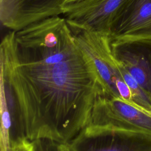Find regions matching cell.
<instances>
[{
  "mask_svg": "<svg viewBox=\"0 0 151 151\" xmlns=\"http://www.w3.org/2000/svg\"><path fill=\"white\" fill-rule=\"evenodd\" d=\"M1 91L9 108L11 143H68L90 122L104 94L94 64L64 18L11 30L0 45Z\"/></svg>",
  "mask_w": 151,
  "mask_h": 151,
  "instance_id": "6da1fadb",
  "label": "cell"
},
{
  "mask_svg": "<svg viewBox=\"0 0 151 151\" xmlns=\"http://www.w3.org/2000/svg\"><path fill=\"white\" fill-rule=\"evenodd\" d=\"M74 35L91 59L104 93L134 104L130 89L122 75L119 62L113 55L109 35L89 31H78Z\"/></svg>",
  "mask_w": 151,
  "mask_h": 151,
  "instance_id": "7a4b0ae2",
  "label": "cell"
},
{
  "mask_svg": "<svg viewBox=\"0 0 151 151\" xmlns=\"http://www.w3.org/2000/svg\"><path fill=\"white\" fill-rule=\"evenodd\" d=\"M68 145L71 151H151V133L110 124H89Z\"/></svg>",
  "mask_w": 151,
  "mask_h": 151,
  "instance_id": "3957f363",
  "label": "cell"
},
{
  "mask_svg": "<svg viewBox=\"0 0 151 151\" xmlns=\"http://www.w3.org/2000/svg\"><path fill=\"white\" fill-rule=\"evenodd\" d=\"M89 124H110L151 133V113L119 98L103 94L96 100Z\"/></svg>",
  "mask_w": 151,
  "mask_h": 151,
  "instance_id": "277c9868",
  "label": "cell"
},
{
  "mask_svg": "<svg viewBox=\"0 0 151 151\" xmlns=\"http://www.w3.org/2000/svg\"><path fill=\"white\" fill-rule=\"evenodd\" d=\"M128 0H88L64 18L73 33L89 31L110 35L111 25Z\"/></svg>",
  "mask_w": 151,
  "mask_h": 151,
  "instance_id": "5b68a950",
  "label": "cell"
},
{
  "mask_svg": "<svg viewBox=\"0 0 151 151\" xmlns=\"http://www.w3.org/2000/svg\"><path fill=\"white\" fill-rule=\"evenodd\" d=\"M65 0H0V21L17 31L47 18L63 14Z\"/></svg>",
  "mask_w": 151,
  "mask_h": 151,
  "instance_id": "8992f818",
  "label": "cell"
},
{
  "mask_svg": "<svg viewBox=\"0 0 151 151\" xmlns=\"http://www.w3.org/2000/svg\"><path fill=\"white\" fill-rule=\"evenodd\" d=\"M110 45L114 58L151 100V40H114Z\"/></svg>",
  "mask_w": 151,
  "mask_h": 151,
  "instance_id": "52a82bcc",
  "label": "cell"
},
{
  "mask_svg": "<svg viewBox=\"0 0 151 151\" xmlns=\"http://www.w3.org/2000/svg\"><path fill=\"white\" fill-rule=\"evenodd\" d=\"M109 36L111 41L151 40V0H128L115 18Z\"/></svg>",
  "mask_w": 151,
  "mask_h": 151,
  "instance_id": "ba28073f",
  "label": "cell"
},
{
  "mask_svg": "<svg viewBox=\"0 0 151 151\" xmlns=\"http://www.w3.org/2000/svg\"><path fill=\"white\" fill-rule=\"evenodd\" d=\"M32 142L35 151H71L68 143L47 139H39Z\"/></svg>",
  "mask_w": 151,
  "mask_h": 151,
  "instance_id": "9c48e42d",
  "label": "cell"
},
{
  "mask_svg": "<svg viewBox=\"0 0 151 151\" xmlns=\"http://www.w3.org/2000/svg\"><path fill=\"white\" fill-rule=\"evenodd\" d=\"M11 151H35L32 141L24 138L14 142Z\"/></svg>",
  "mask_w": 151,
  "mask_h": 151,
  "instance_id": "30bf717a",
  "label": "cell"
},
{
  "mask_svg": "<svg viewBox=\"0 0 151 151\" xmlns=\"http://www.w3.org/2000/svg\"><path fill=\"white\" fill-rule=\"evenodd\" d=\"M88 0H65L63 5V14L70 12L83 4Z\"/></svg>",
  "mask_w": 151,
  "mask_h": 151,
  "instance_id": "8fae6325",
  "label": "cell"
}]
</instances>
